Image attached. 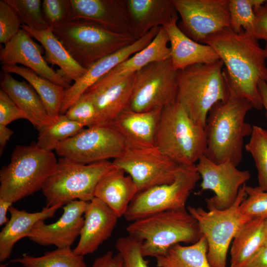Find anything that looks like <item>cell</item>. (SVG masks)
<instances>
[{"label":"cell","instance_id":"6da1fadb","mask_svg":"<svg viewBox=\"0 0 267 267\" xmlns=\"http://www.w3.org/2000/svg\"><path fill=\"white\" fill-rule=\"evenodd\" d=\"M258 41L244 30L237 33L228 28L209 37L203 44L213 47L223 62L230 95L244 98L262 110L258 84L267 83V53Z\"/></svg>","mask_w":267,"mask_h":267},{"label":"cell","instance_id":"7a4b0ae2","mask_svg":"<svg viewBox=\"0 0 267 267\" xmlns=\"http://www.w3.org/2000/svg\"><path fill=\"white\" fill-rule=\"evenodd\" d=\"M253 108L247 100L230 95L216 103L209 112L205 131V156L216 163L229 162L237 166L242 161L244 138L251 135L252 126L245 122Z\"/></svg>","mask_w":267,"mask_h":267},{"label":"cell","instance_id":"3957f363","mask_svg":"<svg viewBox=\"0 0 267 267\" xmlns=\"http://www.w3.org/2000/svg\"><path fill=\"white\" fill-rule=\"evenodd\" d=\"M126 230L141 242L144 257L155 258L176 244H193L202 236L198 222L186 208L158 212L137 220L131 222Z\"/></svg>","mask_w":267,"mask_h":267},{"label":"cell","instance_id":"277c9868","mask_svg":"<svg viewBox=\"0 0 267 267\" xmlns=\"http://www.w3.org/2000/svg\"><path fill=\"white\" fill-rule=\"evenodd\" d=\"M223 66L220 59L178 70L177 101L194 122L204 128L211 108L230 96Z\"/></svg>","mask_w":267,"mask_h":267},{"label":"cell","instance_id":"5b68a950","mask_svg":"<svg viewBox=\"0 0 267 267\" xmlns=\"http://www.w3.org/2000/svg\"><path fill=\"white\" fill-rule=\"evenodd\" d=\"M57 162L52 151L35 142L17 145L10 163L0 171V198L13 203L42 189Z\"/></svg>","mask_w":267,"mask_h":267},{"label":"cell","instance_id":"8992f818","mask_svg":"<svg viewBox=\"0 0 267 267\" xmlns=\"http://www.w3.org/2000/svg\"><path fill=\"white\" fill-rule=\"evenodd\" d=\"M155 146L179 165H194L206 152L205 128L176 101L162 109Z\"/></svg>","mask_w":267,"mask_h":267},{"label":"cell","instance_id":"52a82bcc","mask_svg":"<svg viewBox=\"0 0 267 267\" xmlns=\"http://www.w3.org/2000/svg\"><path fill=\"white\" fill-rule=\"evenodd\" d=\"M51 28L74 60L86 69L137 40L131 35L114 33L83 20H70Z\"/></svg>","mask_w":267,"mask_h":267},{"label":"cell","instance_id":"ba28073f","mask_svg":"<svg viewBox=\"0 0 267 267\" xmlns=\"http://www.w3.org/2000/svg\"><path fill=\"white\" fill-rule=\"evenodd\" d=\"M116 168L108 160L83 164L59 158L42 191L47 207L65 205L76 200L90 202L100 179Z\"/></svg>","mask_w":267,"mask_h":267},{"label":"cell","instance_id":"9c48e42d","mask_svg":"<svg viewBox=\"0 0 267 267\" xmlns=\"http://www.w3.org/2000/svg\"><path fill=\"white\" fill-rule=\"evenodd\" d=\"M246 197L243 185L234 203L227 209L206 211L201 207H187L206 239L207 258L211 267H226L230 243L242 225L252 219L241 211L240 205Z\"/></svg>","mask_w":267,"mask_h":267},{"label":"cell","instance_id":"30bf717a","mask_svg":"<svg viewBox=\"0 0 267 267\" xmlns=\"http://www.w3.org/2000/svg\"><path fill=\"white\" fill-rule=\"evenodd\" d=\"M201 179L195 164L180 165L174 180L138 192L124 215L128 221L158 212L184 209L196 183Z\"/></svg>","mask_w":267,"mask_h":267},{"label":"cell","instance_id":"8fae6325","mask_svg":"<svg viewBox=\"0 0 267 267\" xmlns=\"http://www.w3.org/2000/svg\"><path fill=\"white\" fill-rule=\"evenodd\" d=\"M127 145L122 134L110 124L84 128L61 141L55 151L60 158L88 164L111 158L114 160L122 154Z\"/></svg>","mask_w":267,"mask_h":267},{"label":"cell","instance_id":"7c38bea8","mask_svg":"<svg viewBox=\"0 0 267 267\" xmlns=\"http://www.w3.org/2000/svg\"><path fill=\"white\" fill-rule=\"evenodd\" d=\"M178 70L171 57L152 62L135 73L129 108L145 112L164 107L177 101Z\"/></svg>","mask_w":267,"mask_h":267},{"label":"cell","instance_id":"4fadbf2b","mask_svg":"<svg viewBox=\"0 0 267 267\" xmlns=\"http://www.w3.org/2000/svg\"><path fill=\"white\" fill-rule=\"evenodd\" d=\"M113 163L129 174L138 192L173 182L179 165L156 146H137L127 144L122 154Z\"/></svg>","mask_w":267,"mask_h":267},{"label":"cell","instance_id":"5bb4252c","mask_svg":"<svg viewBox=\"0 0 267 267\" xmlns=\"http://www.w3.org/2000/svg\"><path fill=\"white\" fill-rule=\"evenodd\" d=\"M173 0L181 17L178 28L197 43L230 28L229 0Z\"/></svg>","mask_w":267,"mask_h":267},{"label":"cell","instance_id":"9a60e30c","mask_svg":"<svg viewBox=\"0 0 267 267\" xmlns=\"http://www.w3.org/2000/svg\"><path fill=\"white\" fill-rule=\"evenodd\" d=\"M196 165L202 179V191L215 195L205 199L208 210H225L235 202L240 189L251 177L248 170L241 171L231 162L216 164L203 155Z\"/></svg>","mask_w":267,"mask_h":267},{"label":"cell","instance_id":"2e32d148","mask_svg":"<svg viewBox=\"0 0 267 267\" xmlns=\"http://www.w3.org/2000/svg\"><path fill=\"white\" fill-rule=\"evenodd\" d=\"M135 73L112 76L107 74L88 88L83 95L93 103L96 111L94 125L110 124L129 108Z\"/></svg>","mask_w":267,"mask_h":267},{"label":"cell","instance_id":"e0dca14e","mask_svg":"<svg viewBox=\"0 0 267 267\" xmlns=\"http://www.w3.org/2000/svg\"><path fill=\"white\" fill-rule=\"evenodd\" d=\"M89 202L78 200L69 202L63 206V214L58 220L50 224H46L44 220L38 221L27 237L42 246L71 247L80 236Z\"/></svg>","mask_w":267,"mask_h":267},{"label":"cell","instance_id":"ac0fdd59","mask_svg":"<svg viewBox=\"0 0 267 267\" xmlns=\"http://www.w3.org/2000/svg\"><path fill=\"white\" fill-rule=\"evenodd\" d=\"M160 27L150 30L132 44L108 55L91 64L79 80L66 89L60 115L65 114L85 91L119 64L148 45L158 34Z\"/></svg>","mask_w":267,"mask_h":267},{"label":"cell","instance_id":"d6986e66","mask_svg":"<svg viewBox=\"0 0 267 267\" xmlns=\"http://www.w3.org/2000/svg\"><path fill=\"white\" fill-rule=\"evenodd\" d=\"M32 37L27 31L21 29L19 33L0 49L1 64H21L66 89H69L71 85L48 65L45 58L42 55L41 46Z\"/></svg>","mask_w":267,"mask_h":267},{"label":"cell","instance_id":"ffe728a7","mask_svg":"<svg viewBox=\"0 0 267 267\" xmlns=\"http://www.w3.org/2000/svg\"><path fill=\"white\" fill-rule=\"evenodd\" d=\"M70 0V20H86L114 33L132 35L126 0Z\"/></svg>","mask_w":267,"mask_h":267},{"label":"cell","instance_id":"44dd1931","mask_svg":"<svg viewBox=\"0 0 267 267\" xmlns=\"http://www.w3.org/2000/svg\"><path fill=\"white\" fill-rule=\"evenodd\" d=\"M78 244L73 250L79 255L93 253L111 235L118 217L104 202L94 197L89 202Z\"/></svg>","mask_w":267,"mask_h":267},{"label":"cell","instance_id":"7402d4cb","mask_svg":"<svg viewBox=\"0 0 267 267\" xmlns=\"http://www.w3.org/2000/svg\"><path fill=\"white\" fill-rule=\"evenodd\" d=\"M126 3L131 34L137 40L150 30L178 19L173 0H126Z\"/></svg>","mask_w":267,"mask_h":267},{"label":"cell","instance_id":"603a6c76","mask_svg":"<svg viewBox=\"0 0 267 267\" xmlns=\"http://www.w3.org/2000/svg\"><path fill=\"white\" fill-rule=\"evenodd\" d=\"M162 109L139 112L128 108L111 124L122 134L127 144L146 147L155 146Z\"/></svg>","mask_w":267,"mask_h":267},{"label":"cell","instance_id":"cb8c5ba5","mask_svg":"<svg viewBox=\"0 0 267 267\" xmlns=\"http://www.w3.org/2000/svg\"><path fill=\"white\" fill-rule=\"evenodd\" d=\"M177 21L163 27L169 38L170 57L176 69L197 64L212 63L220 59L211 46L197 43L184 34L178 28Z\"/></svg>","mask_w":267,"mask_h":267},{"label":"cell","instance_id":"d4e9b609","mask_svg":"<svg viewBox=\"0 0 267 267\" xmlns=\"http://www.w3.org/2000/svg\"><path fill=\"white\" fill-rule=\"evenodd\" d=\"M125 171L116 168L105 174L99 181L94 191V197L106 204L118 217L124 216L138 188Z\"/></svg>","mask_w":267,"mask_h":267},{"label":"cell","instance_id":"484cf974","mask_svg":"<svg viewBox=\"0 0 267 267\" xmlns=\"http://www.w3.org/2000/svg\"><path fill=\"white\" fill-rule=\"evenodd\" d=\"M0 87L37 130L55 122L49 116L42 100L29 83L16 80L10 73L3 72Z\"/></svg>","mask_w":267,"mask_h":267},{"label":"cell","instance_id":"4316f807","mask_svg":"<svg viewBox=\"0 0 267 267\" xmlns=\"http://www.w3.org/2000/svg\"><path fill=\"white\" fill-rule=\"evenodd\" d=\"M63 206L57 204L45 206L41 211L35 213L20 210L12 206L9 210L10 219L0 232V262L9 259L15 244L20 239L27 237L38 221L53 217Z\"/></svg>","mask_w":267,"mask_h":267},{"label":"cell","instance_id":"83f0119b","mask_svg":"<svg viewBox=\"0 0 267 267\" xmlns=\"http://www.w3.org/2000/svg\"><path fill=\"white\" fill-rule=\"evenodd\" d=\"M21 29L27 31L39 42L45 51V59L48 63L56 65L60 69L57 72L69 84L79 80L87 69L78 64L54 35L51 27L42 31L31 28L22 24Z\"/></svg>","mask_w":267,"mask_h":267},{"label":"cell","instance_id":"f1b7e54d","mask_svg":"<svg viewBox=\"0 0 267 267\" xmlns=\"http://www.w3.org/2000/svg\"><path fill=\"white\" fill-rule=\"evenodd\" d=\"M264 220L252 218L242 225L232 241L230 267H245L264 246Z\"/></svg>","mask_w":267,"mask_h":267},{"label":"cell","instance_id":"f546056e","mask_svg":"<svg viewBox=\"0 0 267 267\" xmlns=\"http://www.w3.org/2000/svg\"><path fill=\"white\" fill-rule=\"evenodd\" d=\"M1 70L18 75L27 81L39 95L49 116L54 121L58 119L66 90L63 87L23 66L2 65Z\"/></svg>","mask_w":267,"mask_h":267},{"label":"cell","instance_id":"4dcf8cb0","mask_svg":"<svg viewBox=\"0 0 267 267\" xmlns=\"http://www.w3.org/2000/svg\"><path fill=\"white\" fill-rule=\"evenodd\" d=\"M169 43L167 33L163 27H160L158 34L148 45L123 61L106 74L122 76L134 74L150 63L167 59L171 57Z\"/></svg>","mask_w":267,"mask_h":267},{"label":"cell","instance_id":"1f68e13d","mask_svg":"<svg viewBox=\"0 0 267 267\" xmlns=\"http://www.w3.org/2000/svg\"><path fill=\"white\" fill-rule=\"evenodd\" d=\"M208 244L202 235L189 245L180 244L171 247L167 252L156 258L157 267H211L207 258Z\"/></svg>","mask_w":267,"mask_h":267},{"label":"cell","instance_id":"d6a6232c","mask_svg":"<svg viewBox=\"0 0 267 267\" xmlns=\"http://www.w3.org/2000/svg\"><path fill=\"white\" fill-rule=\"evenodd\" d=\"M9 263H18L24 267H88L84 256L75 254L71 247L57 248L40 257L24 254Z\"/></svg>","mask_w":267,"mask_h":267},{"label":"cell","instance_id":"836d02e7","mask_svg":"<svg viewBox=\"0 0 267 267\" xmlns=\"http://www.w3.org/2000/svg\"><path fill=\"white\" fill-rule=\"evenodd\" d=\"M84 127L70 120L65 114H61L53 124L38 129L36 143L42 149L52 151L61 141L75 135Z\"/></svg>","mask_w":267,"mask_h":267},{"label":"cell","instance_id":"e575fe53","mask_svg":"<svg viewBox=\"0 0 267 267\" xmlns=\"http://www.w3.org/2000/svg\"><path fill=\"white\" fill-rule=\"evenodd\" d=\"M245 149L252 156L258 171V187L267 191V131L253 125Z\"/></svg>","mask_w":267,"mask_h":267},{"label":"cell","instance_id":"d590c367","mask_svg":"<svg viewBox=\"0 0 267 267\" xmlns=\"http://www.w3.org/2000/svg\"><path fill=\"white\" fill-rule=\"evenodd\" d=\"M265 2V0H229L230 29L237 33L244 30L252 35L255 23L254 8Z\"/></svg>","mask_w":267,"mask_h":267},{"label":"cell","instance_id":"8d00e7d4","mask_svg":"<svg viewBox=\"0 0 267 267\" xmlns=\"http://www.w3.org/2000/svg\"><path fill=\"white\" fill-rule=\"evenodd\" d=\"M12 8L22 24L42 31L50 27L42 14L41 0H5Z\"/></svg>","mask_w":267,"mask_h":267},{"label":"cell","instance_id":"74e56055","mask_svg":"<svg viewBox=\"0 0 267 267\" xmlns=\"http://www.w3.org/2000/svg\"><path fill=\"white\" fill-rule=\"evenodd\" d=\"M123 259V267H149L141 251V242L128 235L118 238L115 243Z\"/></svg>","mask_w":267,"mask_h":267},{"label":"cell","instance_id":"f35d334b","mask_svg":"<svg viewBox=\"0 0 267 267\" xmlns=\"http://www.w3.org/2000/svg\"><path fill=\"white\" fill-rule=\"evenodd\" d=\"M246 198L242 201L240 209L242 213L251 218H267V191L258 186L252 187L244 184Z\"/></svg>","mask_w":267,"mask_h":267},{"label":"cell","instance_id":"ab89813d","mask_svg":"<svg viewBox=\"0 0 267 267\" xmlns=\"http://www.w3.org/2000/svg\"><path fill=\"white\" fill-rule=\"evenodd\" d=\"M42 8L43 17L50 27L70 20L72 9L70 0H43Z\"/></svg>","mask_w":267,"mask_h":267},{"label":"cell","instance_id":"60d3db41","mask_svg":"<svg viewBox=\"0 0 267 267\" xmlns=\"http://www.w3.org/2000/svg\"><path fill=\"white\" fill-rule=\"evenodd\" d=\"M21 23L15 12L5 0H0V43L6 44L21 29Z\"/></svg>","mask_w":267,"mask_h":267},{"label":"cell","instance_id":"b9f144b4","mask_svg":"<svg viewBox=\"0 0 267 267\" xmlns=\"http://www.w3.org/2000/svg\"><path fill=\"white\" fill-rule=\"evenodd\" d=\"M65 115L70 120L84 127L93 126L96 120L94 106L92 101L84 95L69 108Z\"/></svg>","mask_w":267,"mask_h":267},{"label":"cell","instance_id":"7bdbcfd3","mask_svg":"<svg viewBox=\"0 0 267 267\" xmlns=\"http://www.w3.org/2000/svg\"><path fill=\"white\" fill-rule=\"evenodd\" d=\"M20 119H27L25 113L3 90H0V125L7 126Z\"/></svg>","mask_w":267,"mask_h":267},{"label":"cell","instance_id":"ee69618b","mask_svg":"<svg viewBox=\"0 0 267 267\" xmlns=\"http://www.w3.org/2000/svg\"><path fill=\"white\" fill-rule=\"evenodd\" d=\"M255 14L253 36L257 40H265L267 43V6L264 4L254 8Z\"/></svg>","mask_w":267,"mask_h":267},{"label":"cell","instance_id":"f6af8a7d","mask_svg":"<svg viewBox=\"0 0 267 267\" xmlns=\"http://www.w3.org/2000/svg\"><path fill=\"white\" fill-rule=\"evenodd\" d=\"M91 267H123V259L119 253L114 255L108 251L96 258Z\"/></svg>","mask_w":267,"mask_h":267},{"label":"cell","instance_id":"bcb514c9","mask_svg":"<svg viewBox=\"0 0 267 267\" xmlns=\"http://www.w3.org/2000/svg\"><path fill=\"white\" fill-rule=\"evenodd\" d=\"M245 267H267V245L263 246Z\"/></svg>","mask_w":267,"mask_h":267},{"label":"cell","instance_id":"7dc6e473","mask_svg":"<svg viewBox=\"0 0 267 267\" xmlns=\"http://www.w3.org/2000/svg\"><path fill=\"white\" fill-rule=\"evenodd\" d=\"M13 203L0 198V225L5 224L8 221L7 213Z\"/></svg>","mask_w":267,"mask_h":267},{"label":"cell","instance_id":"c3c4849f","mask_svg":"<svg viewBox=\"0 0 267 267\" xmlns=\"http://www.w3.org/2000/svg\"><path fill=\"white\" fill-rule=\"evenodd\" d=\"M13 131L7 126L0 125V153H2L7 142L9 140Z\"/></svg>","mask_w":267,"mask_h":267},{"label":"cell","instance_id":"681fc988","mask_svg":"<svg viewBox=\"0 0 267 267\" xmlns=\"http://www.w3.org/2000/svg\"><path fill=\"white\" fill-rule=\"evenodd\" d=\"M258 90L263 107L266 110L267 119V83L260 81L258 84Z\"/></svg>","mask_w":267,"mask_h":267},{"label":"cell","instance_id":"f907efd6","mask_svg":"<svg viewBox=\"0 0 267 267\" xmlns=\"http://www.w3.org/2000/svg\"><path fill=\"white\" fill-rule=\"evenodd\" d=\"M264 245H267V218L264 220Z\"/></svg>","mask_w":267,"mask_h":267},{"label":"cell","instance_id":"816d5d0a","mask_svg":"<svg viewBox=\"0 0 267 267\" xmlns=\"http://www.w3.org/2000/svg\"><path fill=\"white\" fill-rule=\"evenodd\" d=\"M265 49H266V50L267 51V43H266V44Z\"/></svg>","mask_w":267,"mask_h":267},{"label":"cell","instance_id":"f5cc1de1","mask_svg":"<svg viewBox=\"0 0 267 267\" xmlns=\"http://www.w3.org/2000/svg\"><path fill=\"white\" fill-rule=\"evenodd\" d=\"M265 4L267 6V0H266Z\"/></svg>","mask_w":267,"mask_h":267}]
</instances>
